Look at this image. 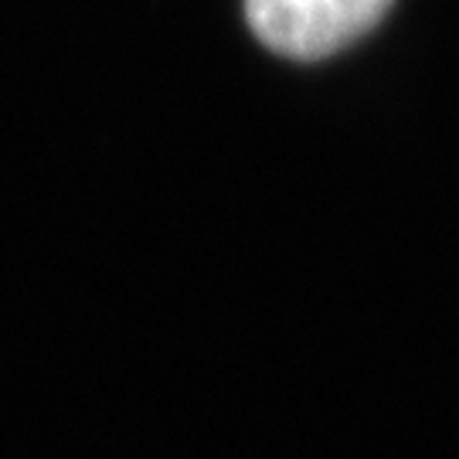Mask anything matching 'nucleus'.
<instances>
[{"label":"nucleus","instance_id":"obj_1","mask_svg":"<svg viewBox=\"0 0 459 459\" xmlns=\"http://www.w3.org/2000/svg\"><path fill=\"white\" fill-rule=\"evenodd\" d=\"M394 0H246L248 28L286 58H327L354 45Z\"/></svg>","mask_w":459,"mask_h":459}]
</instances>
